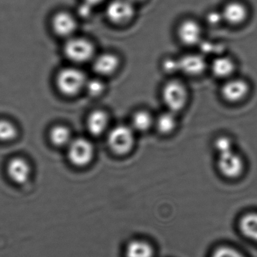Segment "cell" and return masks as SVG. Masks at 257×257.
Returning <instances> with one entry per match:
<instances>
[{
	"label": "cell",
	"instance_id": "4fadbf2b",
	"mask_svg": "<svg viewBox=\"0 0 257 257\" xmlns=\"http://www.w3.org/2000/svg\"><path fill=\"white\" fill-rule=\"evenodd\" d=\"M120 60L117 56L110 53L101 54L96 57L93 63V69L96 73L102 76L113 75L119 69Z\"/></svg>",
	"mask_w": 257,
	"mask_h": 257
},
{
	"label": "cell",
	"instance_id": "8fae6325",
	"mask_svg": "<svg viewBox=\"0 0 257 257\" xmlns=\"http://www.w3.org/2000/svg\"><path fill=\"white\" fill-rule=\"evenodd\" d=\"M9 178L18 184H25L30 176V165L27 160L21 157H15L9 161L7 166Z\"/></svg>",
	"mask_w": 257,
	"mask_h": 257
},
{
	"label": "cell",
	"instance_id": "44dd1931",
	"mask_svg": "<svg viewBox=\"0 0 257 257\" xmlns=\"http://www.w3.org/2000/svg\"><path fill=\"white\" fill-rule=\"evenodd\" d=\"M50 139L56 146H67L72 141L69 128L64 126H54L50 131Z\"/></svg>",
	"mask_w": 257,
	"mask_h": 257
},
{
	"label": "cell",
	"instance_id": "e0dca14e",
	"mask_svg": "<svg viewBox=\"0 0 257 257\" xmlns=\"http://www.w3.org/2000/svg\"><path fill=\"white\" fill-rule=\"evenodd\" d=\"M154 124H155V117L146 110H138L131 116L130 126L135 132L145 133L150 130Z\"/></svg>",
	"mask_w": 257,
	"mask_h": 257
},
{
	"label": "cell",
	"instance_id": "5b68a950",
	"mask_svg": "<svg viewBox=\"0 0 257 257\" xmlns=\"http://www.w3.org/2000/svg\"><path fill=\"white\" fill-rule=\"evenodd\" d=\"M65 55L74 63H85L93 57L95 48L87 39L71 38L65 44Z\"/></svg>",
	"mask_w": 257,
	"mask_h": 257
},
{
	"label": "cell",
	"instance_id": "9a60e30c",
	"mask_svg": "<svg viewBox=\"0 0 257 257\" xmlns=\"http://www.w3.org/2000/svg\"><path fill=\"white\" fill-rule=\"evenodd\" d=\"M222 15L223 21L232 25H238L242 24L247 19L248 12L246 6L242 3L232 2L225 6Z\"/></svg>",
	"mask_w": 257,
	"mask_h": 257
},
{
	"label": "cell",
	"instance_id": "ac0fdd59",
	"mask_svg": "<svg viewBox=\"0 0 257 257\" xmlns=\"http://www.w3.org/2000/svg\"><path fill=\"white\" fill-rule=\"evenodd\" d=\"M178 120L176 113L167 110L158 114L155 118V124L158 131L163 135L173 133L178 127Z\"/></svg>",
	"mask_w": 257,
	"mask_h": 257
},
{
	"label": "cell",
	"instance_id": "9c48e42d",
	"mask_svg": "<svg viewBox=\"0 0 257 257\" xmlns=\"http://www.w3.org/2000/svg\"><path fill=\"white\" fill-rule=\"evenodd\" d=\"M178 60L180 72L190 76L201 75L205 72L208 66L205 57L201 54H187Z\"/></svg>",
	"mask_w": 257,
	"mask_h": 257
},
{
	"label": "cell",
	"instance_id": "6da1fadb",
	"mask_svg": "<svg viewBox=\"0 0 257 257\" xmlns=\"http://www.w3.org/2000/svg\"><path fill=\"white\" fill-rule=\"evenodd\" d=\"M135 133L131 126L117 125L107 134L109 148L117 155L129 154L135 145Z\"/></svg>",
	"mask_w": 257,
	"mask_h": 257
},
{
	"label": "cell",
	"instance_id": "7a4b0ae2",
	"mask_svg": "<svg viewBox=\"0 0 257 257\" xmlns=\"http://www.w3.org/2000/svg\"><path fill=\"white\" fill-rule=\"evenodd\" d=\"M161 97L167 109L177 114L187 106L189 92L184 83L178 80H172L163 87Z\"/></svg>",
	"mask_w": 257,
	"mask_h": 257
},
{
	"label": "cell",
	"instance_id": "f1b7e54d",
	"mask_svg": "<svg viewBox=\"0 0 257 257\" xmlns=\"http://www.w3.org/2000/svg\"><path fill=\"white\" fill-rule=\"evenodd\" d=\"M130 2L134 4V3H140V2L143 1V0H129Z\"/></svg>",
	"mask_w": 257,
	"mask_h": 257
},
{
	"label": "cell",
	"instance_id": "7c38bea8",
	"mask_svg": "<svg viewBox=\"0 0 257 257\" xmlns=\"http://www.w3.org/2000/svg\"><path fill=\"white\" fill-rule=\"evenodd\" d=\"M51 24L54 33L60 37H69L76 29L75 18L67 12H60L56 14Z\"/></svg>",
	"mask_w": 257,
	"mask_h": 257
},
{
	"label": "cell",
	"instance_id": "3957f363",
	"mask_svg": "<svg viewBox=\"0 0 257 257\" xmlns=\"http://www.w3.org/2000/svg\"><path fill=\"white\" fill-rule=\"evenodd\" d=\"M87 78L79 69L66 68L62 69L57 76L56 83L59 90L63 94L73 96L84 88Z\"/></svg>",
	"mask_w": 257,
	"mask_h": 257
},
{
	"label": "cell",
	"instance_id": "ffe728a7",
	"mask_svg": "<svg viewBox=\"0 0 257 257\" xmlns=\"http://www.w3.org/2000/svg\"><path fill=\"white\" fill-rule=\"evenodd\" d=\"M240 229L247 238L257 241V214H245L240 221Z\"/></svg>",
	"mask_w": 257,
	"mask_h": 257
},
{
	"label": "cell",
	"instance_id": "52a82bcc",
	"mask_svg": "<svg viewBox=\"0 0 257 257\" xmlns=\"http://www.w3.org/2000/svg\"><path fill=\"white\" fill-rule=\"evenodd\" d=\"M134 4L129 0H113L106 9L107 18L115 24H124L134 18Z\"/></svg>",
	"mask_w": 257,
	"mask_h": 257
},
{
	"label": "cell",
	"instance_id": "2e32d148",
	"mask_svg": "<svg viewBox=\"0 0 257 257\" xmlns=\"http://www.w3.org/2000/svg\"><path fill=\"white\" fill-rule=\"evenodd\" d=\"M109 116L102 110H96L91 113L87 120L88 130L91 134L99 136L107 131L109 127Z\"/></svg>",
	"mask_w": 257,
	"mask_h": 257
},
{
	"label": "cell",
	"instance_id": "d4e9b609",
	"mask_svg": "<svg viewBox=\"0 0 257 257\" xmlns=\"http://www.w3.org/2000/svg\"><path fill=\"white\" fill-rule=\"evenodd\" d=\"M212 257H244L239 251L229 247H220L216 249Z\"/></svg>",
	"mask_w": 257,
	"mask_h": 257
},
{
	"label": "cell",
	"instance_id": "8992f818",
	"mask_svg": "<svg viewBox=\"0 0 257 257\" xmlns=\"http://www.w3.org/2000/svg\"><path fill=\"white\" fill-rule=\"evenodd\" d=\"M68 146V157L72 164L84 166L92 161L94 156L92 144L83 138L72 139Z\"/></svg>",
	"mask_w": 257,
	"mask_h": 257
},
{
	"label": "cell",
	"instance_id": "7402d4cb",
	"mask_svg": "<svg viewBox=\"0 0 257 257\" xmlns=\"http://www.w3.org/2000/svg\"><path fill=\"white\" fill-rule=\"evenodd\" d=\"M17 128L15 125L9 120H0V141L13 140L17 136Z\"/></svg>",
	"mask_w": 257,
	"mask_h": 257
},
{
	"label": "cell",
	"instance_id": "484cf974",
	"mask_svg": "<svg viewBox=\"0 0 257 257\" xmlns=\"http://www.w3.org/2000/svg\"><path fill=\"white\" fill-rule=\"evenodd\" d=\"M163 69L167 73H175L180 72L179 60L178 59L167 58L163 61Z\"/></svg>",
	"mask_w": 257,
	"mask_h": 257
},
{
	"label": "cell",
	"instance_id": "cb8c5ba5",
	"mask_svg": "<svg viewBox=\"0 0 257 257\" xmlns=\"http://www.w3.org/2000/svg\"><path fill=\"white\" fill-rule=\"evenodd\" d=\"M84 88L87 90L88 93L91 96H98L102 94L103 92L104 91L105 86L101 80L93 78V79L89 80V81L87 80Z\"/></svg>",
	"mask_w": 257,
	"mask_h": 257
},
{
	"label": "cell",
	"instance_id": "83f0119b",
	"mask_svg": "<svg viewBox=\"0 0 257 257\" xmlns=\"http://www.w3.org/2000/svg\"><path fill=\"white\" fill-rule=\"evenodd\" d=\"M84 3H86V4L92 6V7H94V6L101 4V3H103L104 0H84Z\"/></svg>",
	"mask_w": 257,
	"mask_h": 257
},
{
	"label": "cell",
	"instance_id": "603a6c76",
	"mask_svg": "<svg viewBox=\"0 0 257 257\" xmlns=\"http://www.w3.org/2000/svg\"><path fill=\"white\" fill-rule=\"evenodd\" d=\"M214 147L217 154L235 149L233 141L229 136H221L217 137L214 141Z\"/></svg>",
	"mask_w": 257,
	"mask_h": 257
},
{
	"label": "cell",
	"instance_id": "277c9868",
	"mask_svg": "<svg viewBox=\"0 0 257 257\" xmlns=\"http://www.w3.org/2000/svg\"><path fill=\"white\" fill-rule=\"evenodd\" d=\"M217 169L223 177L235 179L244 172V159L235 149L217 154Z\"/></svg>",
	"mask_w": 257,
	"mask_h": 257
},
{
	"label": "cell",
	"instance_id": "5bb4252c",
	"mask_svg": "<svg viewBox=\"0 0 257 257\" xmlns=\"http://www.w3.org/2000/svg\"><path fill=\"white\" fill-rule=\"evenodd\" d=\"M236 66L235 61L226 56H217L213 60L211 64V70L213 75L221 79L232 78L235 72Z\"/></svg>",
	"mask_w": 257,
	"mask_h": 257
},
{
	"label": "cell",
	"instance_id": "30bf717a",
	"mask_svg": "<svg viewBox=\"0 0 257 257\" xmlns=\"http://www.w3.org/2000/svg\"><path fill=\"white\" fill-rule=\"evenodd\" d=\"M202 28L196 21L187 20L180 25L178 34L183 44L189 46L200 43L202 39Z\"/></svg>",
	"mask_w": 257,
	"mask_h": 257
},
{
	"label": "cell",
	"instance_id": "d6986e66",
	"mask_svg": "<svg viewBox=\"0 0 257 257\" xmlns=\"http://www.w3.org/2000/svg\"><path fill=\"white\" fill-rule=\"evenodd\" d=\"M126 257H152L153 249L146 241L134 240L126 247Z\"/></svg>",
	"mask_w": 257,
	"mask_h": 257
},
{
	"label": "cell",
	"instance_id": "ba28073f",
	"mask_svg": "<svg viewBox=\"0 0 257 257\" xmlns=\"http://www.w3.org/2000/svg\"><path fill=\"white\" fill-rule=\"evenodd\" d=\"M250 91L248 83L238 78H229L222 86L221 95L230 103H238L244 100Z\"/></svg>",
	"mask_w": 257,
	"mask_h": 257
},
{
	"label": "cell",
	"instance_id": "4316f807",
	"mask_svg": "<svg viewBox=\"0 0 257 257\" xmlns=\"http://www.w3.org/2000/svg\"><path fill=\"white\" fill-rule=\"evenodd\" d=\"M207 21L210 25H218L223 21L222 12H211L207 15Z\"/></svg>",
	"mask_w": 257,
	"mask_h": 257
}]
</instances>
